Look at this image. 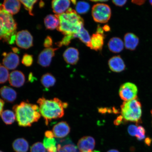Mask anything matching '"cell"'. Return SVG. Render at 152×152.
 Here are the masks:
<instances>
[{
    "mask_svg": "<svg viewBox=\"0 0 152 152\" xmlns=\"http://www.w3.org/2000/svg\"><path fill=\"white\" fill-rule=\"evenodd\" d=\"M39 104L40 113L48 126L53 120L61 118L64 115V109L67 107L68 104L63 102L59 99H47L42 97L37 102Z\"/></svg>",
    "mask_w": 152,
    "mask_h": 152,
    "instance_id": "6da1fadb",
    "label": "cell"
},
{
    "mask_svg": "<svg viewBox=\"0 0 152 152\" xmlns=\"http://www.w3.org/2000/svg\"><path fill=\"white\" fill-rule=\"evenodd\" d=\"M19 126L30 127L37 122L41 117L39 106L28 102H22L13 107Z\"/></svg>",
    "mask_w": 152,
    "mask_h": 152,
    "instance_id": "7a4b0ae2",
    "label": "cell"
},
{
    "mask_svg": "<svg viewBox=\"0 0 152 152\" xmlns=\"http://www.w3.org/2000/svg\"><path fill=\"white\" fill-rule=\"evenodd\" d=\"M56 15L60 21L57 30L65 36L77 34L83 27V19L71 8L63 14Z\"/></svg>",
    "mask_w": 152,
    "mask_h": 152,
    "instance_id": "3957f363",
    "label": "cell"
},
{
    "mask_svg": "<svg viewBox=\"0 0 152 152\" xmlns=\"http://www.w3.org/2000/svg\"><path fill=\"white\" fill-rule=\"evenodd\" d=\"M17 23L12 16L3 9L0 11V40L9 45L16 42Z\"/></svg>",
    "mask_w": 152,
    "mask_h": 152,
    "instance_id": "277c9868",
    "label": "cell"
},
{
    "mask_svg": "<svg viewBox=\"0 0 152 152\" xmlns=\"http://www.w3.org/2000/svg\"><path fill=\"white\" fill-rule=\"evenodd\" d=\"M121 116L123 121L136 123H141L142 104L138 98L124 102L121 106Z\"/></svg>",
    "mask_w": 152,
    "mask_h": 152,
    "instance_id": "5b68a950",
    "label": "cell"
},
{
    "mask_svg": "<svg viewBox=\"0 0 152 152\" xmlns=\"http://www.w3.org/2000/svg\"><path fill=\"white\" fill-rule=\"evenodd\" d=\"M92 16L95 22L104 23L107 22L111 18V8L107 4L97 3L93 6Z\"/></svg>",
    "mask_w": 152,
    "mask_h": 152,
    "instance_id": "8992f818",
    "label": "cell"
},
{
    "mask_svg": "<svg viewBox=\"0 0 152 152\" xmlns=\"http://www.w3.org/2000/svg\"><path fill=\"white\" fill-rule=\"evenodd\" d=\"M138 88L132 83H126L121 86L119 95L121 99L125 102L129 101L138 98Z\"/></svg>",
    "mask_w": 152,
    "mask_h": 152,
    "instance_id": "52a82bcc",
    "label": "cell"
},
{
    "mask_svg": "<svg viewBox=\"0 0 152 152\" xmlns=\"http://www.w3.org/2000/svg\"><path fill=\"white\" fill-rule=\"evenodd\" d=\"M16 43L20 48L29 49L33 46V36L27 30L19 31L16 34Z\"/></svg>",
    "mask_w": 152,
    "mask_h": 152,
    "instance_id": "ba28073f",
    "label": "cell"
},
{
    "mask_svg": "<svg viewBox=\"0 0 152 152\" xmlns=\"http://www.w3.org/2000/svg\"><path fill=\"white\" fill-rule=\"evenodd\" d=\"M58 48H49L44 49L38 57L37 62L43 67H47L50 65L52 58L55 56V52Z\"/></svg>",
    "mask_w": 152,
    "mask_h": 152,
    "instance_id": "9c48e42d",
    "label": "cell"
},
{
    "mask_svg": "<svg viewBox=\"0 0 152 152\" xmlns=\"http://www.w3.org/2000/svg\"><path fill=\"white\" fill-rule=\"evenodd\" d=\"M4 66L10 70H13L18 67L20 64V58L18 55L12 52L3 53Z\"/></svg>",
    "mask_w": 152,
    "mask_h": 152,
    "instance_id": "30bf717a",
    "label": "cell"
},
{
    "mask_svg": "<svg viewBox=\"0 0 152 152\" xmlns=\"http://www.w3.org/2000/svg\"><path fill=\"white\" fill-rule=\"evenodd\" d=\"M71 129L69 125L66 121H62L54 125L52 132L55 137L63 138L69 134Z\"/></svg>",
    "mask_w": 152,
    "mask_h": 152,
    "instance_id": "8fae6325",
    "label": "cell"
},
{
    "mask_svg": "<svg viewBox=\"0 0 152 152\" xmlns=\"http://www.w3.org/2000/svg\"><path fill=\"white\" fill-rule=\"evenodd\" d=\"M96 142L91 136H85L81 138L77 143V147L81 152L92 151L94 149Z\"/></svg>",
    "mask_w": 152,
    "mask_h": 152,
    "instance_id": "7c38bea8",
    "label": "cell"
},
{
    "mask_svg": "<svg viewBox=\"0 0 152 152\" xmlns=\"http://www.w3.org/2000/svg\"><path fill=\"white\" fill-rule=\"evenodd\" d=\"M25 79L24 74L22 72L17 70L11 72L9 78L10 84L17 88L21 87L24 85Z\"/></svg>",
    "mask_w": 152,
    "mask_h": 152,
    "instance_id": "4fadbf2b",
    "label": "cell"
},
{
    "mask_svg": "<svg viewBox=\"0 0 152 152\" xmlns=\"http://www.w3.org/2000/svg\"><path fill=\"white\" fill-rule=\"evenodd\" d=\"M71 1L69 0H54L52 1V7L54 12L56 15L65 12L69 9Z\"/></svg>",
    "mask_w": 152,
    "mask_h": 152,
    "instance_id": "5bb4252c",
    "label": "cell"
},
{
    "mask_svg": "<svg viewBox=\"0 0 152 152\" xmlns=\"http://www.w3.org/2000/svg\"><path fill=\"white\" fill-rule=\"evenodd\" d=\"M108 64L110 69L117 73L124 71L126 67L123 59L119 56L112 57L109 60Z\"/></svg>",
    "mask_w": 152,
    "mask_h": 152,
    "instance_id": "9a60e30c",
    "label": "cell"
},
{
    "mask_svg": "<svg viewBox=\"0 0 152 152\" xmlns=\"http://www.w3.org/2000/svg\"><path fill=\"white\" fill-rule=\"evenodd\" d=\"M63 57L67 64L75 65L77 64L79 60V51L75 48H69L64 51Z\"/></svg>",
    "mask_w": 152,
    "mask_h": 152,
    "instance_id": "2e32d148",
    "label": "cell"
},
{
    "mask_svg": "<svg viewBox=\"0 0 152 152\" xmlns=\"http://www.w3.org/2000/svg\"><path fill=\"white\" fill-rule=\"evenodd\" d=\"M0 95L4 100L10 103L14 102L18 96L16 91L7 86H4L0 89Z\"/></svg>",
    "mask_w": 152,
    "mask_h": 152,
    "instance_id": "e0dca14e",
    "label": "cell"
},
{
    "mask_svg": "<svg viewBox=\"0 0 152 152\" xmlns=\"http://www.w3.org/2000/svg\"><path fill=\"white\" fill-rule=\"evenodd\" d=\"M139 39L134 34L129 33L124 36V45L126 48L130 50H135L139 43Z\"/></svg>",
    "mask_w": 152,
    "mask_h": 152,
    "instance_id": "ac0fdd59",
    "label": "cell"
},
{
    "mask_svg": "<svg viewBox=\"0 0 152 152\" xmlns=\"http://www.w3.org/2000/svg\"><path fill=\"white\" fill-rule=\"evenodd\" d=\"M3 9L11 15H15L20 11V2L15 0H6L2 4Z\"/></svg>",
    "mask_w": 152,
    "mask_h": 152,
    "instance_id": "d6986e66",
    "label": "cell"
},
{
    "mask_svg": "<svg viewBox=\"0 0 152 152\" xmlns=\"http://www.w3.org/2000/svg\"><path fill=\"white\" fill-rule=\"evenodd\" d=\"M105 37L104 34L97 33L93 34L91 37L90 48L96 51L101 50L103 46Z\"/></svg>",
    "mask_w": 152,
    "mask_h": 152,
    "instance_id": "ffe728a7",
    "label": "cell"
},
{
    "mask_svg": "<svg viewBox=\"0 0 152 152\" xmlns=\"http://www.w3.org/2000/svg\"><path fill=\"white\" fill-rule=\"evenodd\" d=\"M124 44L119 37H114L110 40L108 44L109 50L114 53H119L123 50Z\"/></svg>",
    "mask_w": 152,
    "mask_h": 152,
    "instance_id": "44dd1931",
    "label": "cell"
},
{
    "mask_svg": "<svg viewBox=\"0 0 152 152\" xmlns=\"http://www.w3.org/2000/svg\"><path fill=\"white\" fill-rule=\"evenodd\" d=\"M44 23L47 29L53 30L59 26L60 21L56 15L50 14L45 17Z\"/></svg>",
    "mask_w": 152,
    "mask_h": 152,
    "instance_id": "7402d4cb",
    "label": "cell"
},
{
    "mask_svg": "<svg viewBox=\"0 0 152 152\" xmlns=\"http://www.w3.org/2000/svg\"><path fill=\"white\" fill-rule=\"evenodd\" d=\"M12 147L16 152H27L29 148V144L24 138H18L13 142Z\"/></svg>",
    "mask_w": 152,
    "mask_h": 152,
    "instance_id": "603a6c76",
    "label": "cell"
},
{
    "mask_svg": "<svg viewBox=\"0 0 152 152\" xmlns=\"http://www.w3.org/2000/svg\"><path fill=\"white\" fill-rule=\"evenodd\" d=\"M41 81L43 86L48 89L54 86L56 82V80L52 74L47 73L42 77Z\"/></svg>",
    "mask_w": 152,
    "mask_h": 152,
    "instance_id": "cb8c5ba5",
    "label": "cell"
},
{
    "mask_svg": "<svg viewBox=\"0 0 152 152\" xmlns=\"http://www.w3.org/2000/svg\"><path fill=\"white\" fill-rule=\"evenodd\" d=\"M1 116L3 122L7 125L12 124L16 119V115L14 112L10 110H6L3 111Z\"/></svg>",
    "mask_w": 152,
    "mask_h": 152,
    "instance_id": "d4e9b609",
    "label": "cell"
},
{
    "mask_svg": "<svg viewBox=\"0 0 152 152\" xmlns=\"http://www.w3.org/2000/svg\"><path fill=\"white\" fill-rule=\"evenodd\" d=\"M75 37L76 38H78L87 47L90 48L91 37L88 31L84 27L82 28L78 33L75 34Z\"/></svg>",
    "mask_w": 152,
    "mask_h": 152,
    "instance_id": "484cf974",
    "label": "cell"
},
{
    "mask_svg": "<svg viewBox=\"0 0 152 152\" xmlns=\"http://www.w3.org/2000/svg\"><path fill=\"white\" fill-rule=\"evenodd\" d=\"M57 148V152H78L77 147L71 142L62 144H58Z\"/></svg>",
    "mask_w": 152,
    "mask_h": 152,
    "instance_id": "4316f807",
    "label": "cell"
},
{
    "mask_svg": "<svg viewBox=\"0 0 152 152\" xmlns=\"http://www.w3.org/2000/svg\"><path fill=\"white\" fill-rule=\"evenodd\" d=\"M90 5L85 1H80L76 4V11L78 14H84L88 12Z\"/></svg>",
    "mask_w": 152,
    "mask_h": 152,
    "instance_id": "83f0119b",
    "label": "cell"
},
{
    "mask_svg": "<svg viewBox=\"0 0 152 152\" xmlns=\"http://www.w3.org/2000/svg\"><path fill=\"white\" fill-rule=\"evenodd\" d=\"M9 75L7 68L4 66H0V84L6 82L9 78Z\"/></svg>",
    "mask_w": 152,
    "mask_h": 152,
    "instance_id": "f1b7e54d",
    "label": "cell"
},
{
    "mask_svg": "<svg viewBox=\"0 0 152 152\" xmlns=\"http://www.w3.org/2000/svg\"><path fill=\"white\" fill-rule=\"evenodd\" d=\"M23 5L25 9L27 10L31 16H34L33 9L34 5L38 1H20Z\"/></svg>",
    "mask_w": 152,
    "mask_h": 152,
    "instance_id": "f546056e",
    "label": "cell"
},
{
    "mask_svg": "<svg viewBox=\"0 0 152 152\" xmlns=\"http://www.w3.org/2000/svg\"><path fill=\"white\" fill-rule=\"evenodd\" d=\"M75 34V35H65L61 41L56 43V45L58 47L63 46H66L69 44L72 39L76 38Z\"/></svg>",
    "mask_w": 152,
    "mask_h": 152,
    "instance_id": "4dcf8cb0",
    "label": "cell"
},
{
    "mask_svg": "<svg viewBox=\"0 0 152 152\" xmlns=\"http://www.w3.org/2000/svg\"><path fill=\"white\" fill-rule=\"evenodd\" d=\"M30 151V152H46V150L43 144L37 142L31 146Z\"/></svg>",
    "mask_w": 152,
    "mask_h": 152,
    "instance_id": "1f68e13d",
    "label": "cell"
},
{
    "mask_svg": "<svg viewBox=\"0 0 152 152\" xmlns=\"http://www.w3.org/2000/svg\"><path fill=\"white\" fill-rule=\"evenodd\" d=\"M43 144L47 149L57 146L56 141L54 138H48L45 137L43 140Z\"/></svg>",
    "mask_w": 152,
    "mask_h": 152,
    "instance_id": "d6a6232c",
    "label": "cell"
},
{
    "mask_svg": "<svg viewBox=\"0 0 152 152\" xmlns=\"http://www.w3.org/2000/svg\"><path fill=\"white\" fill-rule=\"evenodd\" d=\"M33 56L31 55L27 54H25L22 60V63L23 64L26 66H31L33 62Z\"/></svg>",
    "mask_w": 152,
    "mask_h": 152,
    "instance_id": "836d02e7",
    "label": "cell"
},
{
    "mask_svg": "<svg viewBox=\"0 0 152 152\" xmlns=\"http://www.w3.org/2000/svg\"><path fill=\"white\" fill-rule=\"evenodd\" d=\"M145 130L143 127L141 126H138L137 133L136 137L138 140H142L145 138Z\"/></svg>",
    "mask_w": 152,
    "mask_h": 152,
    "instance_id": "e575fe53",
    "label": "cell"
},
{
    "mask_svg": "<svg viewBox=\"0 0 152 152\" xmlns=\"http://www.w3.org/2000/svg\"><path fill=\"white\" fill-rule=\"evenodd\" d=\"M138 126L134 125H131L129 126L128 131L129 134L132 136H136L137 133Z\"/></svg>",
    "mask_w": 152,
    "mask_h": 152,
    "instance_id": "d590c367",
    "label": "cell"
},
{
    "mask_svg": "<svg viewBox=\"0 0 152 152\" xmlns=\"http://www.w3.org/2000/svg\"><path fill=\"white\" fill-rule=\"evenodd\" d=\"M53 43V41L52 38L50 36H47L45 38L44 42V46L46 48H50L52 46Z\"/></svg>",
    "mask_w": 152,
    "mask_h": 152,
    "instance_id": "8d00e7d4",
    "label": "cell"
},
{
    "mask_svg": "<svg viewBox=\"0 0 152 152\" xmlns=\"http://www.w3.org/2000/svg\"><path fill=\"white\" fill-rule=\"evenodd\" d=\"M126 1H113V2L115 5L118 7H123L126 3Z\"/></svg>",
    "mask_w": 152,
    "mask_h": 152,
    "instance_id": "74e56055",
    "label": "cell"
},
{
    "mask_svg": "<svg viewBox=\"0 0 152 152\" xmlns=\"http://www.w3.org/2000/svg\"><path fill=\"white\" fill-rule=\"evenodd\" d=\"M45 137L48 138H54V134L52 131H47L45 132Z\"/></svg>",
    "mask_w": 152,
    "mask_h": 152,
    "instance_id": "f35d334b",
    "label": "cell"
},
{
    "mask_svg": "<svg viewBox=\"0 0 152 152\" xmlns=\"http://www.w3.org/2000/svg\"><path fill=\"white\" fill-rule=\"evenodd\" d=\"M4 101L0 98V116L3 111L4 107Z\"/></svg>",
    "mask_w": 152,
    "mask_h": 152,
    "instance_id": "ab89813d",
    "label": "cell"
},
{
    "mask_svg": "<svg viewBox=\"0 0 152 152\" xmlns=\"http://www.w3.org/2000/svg\"><path fill=\"white\" fill-rule=\"evenodd\" d=\"M152 140L151 138L149 137L146 138L144 140L145 143L148 146H150L152 143Z\"/></svg>",
    "mask_w": 152,
    "mask_h": 152,
    "instance_id": "60d3db41",
    "label": "cell"
},
{
    "mask_svg": "<svg viewBox=\"0 0 152 152\" xmlns=\"http://www.w3.org/2000/svg\"><path fill=\"white\" fill-rule=\"evenodd\" d=\"M132 1L133 3H134L135 4L140 5L143 4L145 1Z\"/></svg>",
    "mask_w": 152,
    "mask_h": 152,
    "instance_id": "b9f144b4",
    "label": "cell"
},
{
    "mask_svg": "<svg viewBox=\"0 0 152 152\" xmlns=\"http://www.w3.org/2000/svg\"><path fill=\"white\" fill-rule=\"evenodd\" d=\"M36 79L35 77H33V74L32 73H30L29 75H28V81L30 82H33Z\"/></svg>",
    "mask_w": 152,
    "mask_h": 152,
    "instance_id": "7bdbcfd3",
    "label": "cell"
},
{
    "mask_svg": "<svg viewBox=\"0 0 152 152\" xmlns=\"http://www.w3.org/2000/svg\"><path fill=\"white\" fill-rule=\"evenodd\" d=\"M103 28L104 31H109L110 30V26H109L107 25L104 26L103 28Z\"/></svg>",
    "mask_w": 152,
    "mask_h": 152,
    "instance_id": "ee69618b",
    "label": "cell"
},
{
    "mask_svg": "<svg viewBox=\"0 0 152 152\" xmlns=\"http://www.w3.org/2000/svg\"><path fill=\"white\" fill-rule=\"evenodd\" d=\"M12 49L13 52L15 54H17V53H20V50L18 48L16 47H12Z\"/></svg>",
    "mask_w": 152,
    "mask_h": 152,
    "instance_id": "f6af8a7d",
    "label": "cell"
},
{
    "mask_svg": "<svg viewBox=\"0 0 152 152\" xmlns=\"http://www.w3.org/2000/svg\"><path fill=\"white\" fill-rule=\"evenodd\" d=\"M45 2H44L42 1H40V2L39 3V7L40 8H42V7L45 6Z\"/></svg>",
    "mask_w": 152,
    "mask_h": 152,
    "instance_id": "bcb514c9",
    "label": "cell"
},
{
    "mask_svg": "<svg viewBox=\"0 0 152 152\" xmlns=\"http://www.w3.org/2000/svg\"><path fill=\"white\" fill-rule=\"evenodd\" d=\"M107 152H119L118 150L116 149L110 150Z\"/></svg>",
    "mask_w": 152,
    "mask_h": 152,
    "instance_id": "7dc6e473",
    "label": "cell"
},
{
    "mask_svg": "<svg viewBox=\"0 0 152 152\" xmlns=\"http://www.w3.org/2000/svg\"><path fill=\"white\" fill-rule=\"evenodd\" d=\"M91 1L92 2H106L107 1Z\"/></svg>",
    "mask_w": 152,
    "mask_h": 152,
    "instance_id": "c3c4849f",
    "label": "cell"
},
{
    "mask_svg": "<svg viewBox=\"0 0 152 152\" xmlns=\"http://www.w3.org/2000/svg\"><path fill=\"white\" fill-rule=\"evenodd\" d=\"M3 9L2 5H1L0 4V11H1Z\"/></svg>",
    "mask_w": 152,
    "mask_h": 152,
    "instance_id": "681fc988",
    "label": "cell"
},
{
    "mask_svg": "<svg viewBox=\"0 0 152 152\" xmlns=\"http://www.w3.org/2000/svg\"><path fill=\"white\" fill-rule=\"evenodd\" d=\"M150 3L151 4V5H152V1H150Z\"/></svg>",
    "mask_w": 152,
    "mask_h": 152,
    "instance_id": "f907efd6",
    "label": "cell"
},
{
    "mask_svg": "<svg viewBox=\"0 0 152 152\" xmlns=\"http://www.w3.org/2000/svg\"><path fill=\"white\" fill-rule=\"evenodd\" d=\"M94 152V151H88V152Z\"/></svg>",
    "mask_w": 152,
    "mask_h": 152,
    "instance_id": "816d5d0a",
    "label": "cell"
},
{
    "mask_svg": "<svg viewBox=\"0 0 152 152\" xmlns=\"http://www.w3.org/2000/svg\"><path fill=\"white\" fill-rule=\"evenodd\" d=\"M151 115H152V110H151Z\"/></svg>",
    "mask_w": 152,
    "mask_h": 152,
    "instance_id": "f5cc1de1",
    "label": "cell"
},
{
    "mask_svg": "<svg viewBox=\"0 0 152 152\" xmlns=\"http://www.w3.org/2000/svg\"><path fill=\"white\" fill-rule=\"evenodd\" d=\"M0 152H3V151H0Z\"/></svg>",
    "mask_w": 152,
    "mask_h": 152,
    "instance_id": "db71d44e",
    "label": "cell"
},
{
    "mask_svg": "<svg viewBox=\"0 0 152 152\" xmlns=\"http://www.w3.org/2000/svg\"><path fill=\"white\" fill-rule=\"evenodd\" d=\"M1 66V64H0V66Z\"/></svg>",
    "mask_w": 152,
    "mask_h": 152,
    "instance_id": "11a10c76",
    "label": "cell"
}]
</instances>
